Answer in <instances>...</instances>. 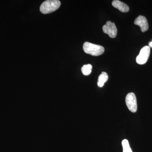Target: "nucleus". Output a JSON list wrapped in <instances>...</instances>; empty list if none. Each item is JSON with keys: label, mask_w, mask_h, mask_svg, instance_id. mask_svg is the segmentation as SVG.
Masks as SVG:
<instances>
[{"label": "nucleus", "mask_w": 152, "mask_h": 152, "mask_svg": "<svg viewBox=\"0 0 152 152\" xmlns=\"http://www.w3.org/2000/svg\"><path fill=\"white\" fill-rule=\"evenodd\" d=\"M61 3L58 0H49L45 1L42 4L40 11L42 13H50L57 10L61 6Z\"/></svg>", "instance_id": "f257e3e1"}, {"label": "nucleus", "mask_w": 152, "mask_h": 152, "mask_svg": "<svg viewBox=\"0 0 152 152\" xmlns=\"http://www.w3.org/2000/svg\"><path fill=\"white\" fill-rule=\"evenodd\" d=\"M83 49L86 53L96 56L102 54L104 52V48L103 47L91 43L89 42L84 43Z\"/></svg>", "instance_id": "f03ea898"}, {"label": "nucleus", "mask_w": 152, "mask_h": 152, "mask_svg": "<svg viewBox=\"0 0 152 152\" xmlns=\"http://www.w3.org/2000/svg\"><path fill=\"white\" fill-rule=\"evenodd\" d=\"M126 102L128 109L132 113H136L137 110V98L133 93L128 94L126 98Z\"/></svg>", "instance_id": "7ed1b4c3"}, {"label": "nucleus", "mask_w": 152, "mask_h": 152, "mask_svg": "<svg viewBox=\"0 0 152 152\" xmlns=\"http://www.w3.org/2000/svg\"><path fill=\"white\" fill-rule=\"evenodd\" d=\"M150 47L145 46L142 48L140 53L136 58V61L139 64L142 65L145 64L148 61L150 54Z\"/></svg>", "instance_id": "20e7f679"}, {"label": "nucleus", "mask_w": 152, "mask_h": 152, "mask_svg": "<svg viewBox=\"0 0 152 152\" xmlns=\"http://www.w3.org/2000/svg\"><path fill=\"white\" fill-rule=\"evenodd\" d=\"M103 31L104 33L107 34L110 37L114 38L116 37L118 31L114 23L110 21L107 22L103 27Z\"/></svg>", "instance_id": "39448f33"}, {"label": "nucleus", "mask_w": 152, "mask_h": 152, "mask_svg": "<svg viewBox=\"0 0 152 152\" xmlns=\"http://www.w3.org/2000/svg\"><path fill=\"white\" fill-rule=\"evenodd\" d=\"M134 23L135 24L137 25L141 28V30L142 32H145L148 29V23L145 17L139 16L135 19Z\"/></svg>", "instance_id": "423d86ee"}, {"label": "nucleus", "mask_w": 152, "mask_h": 152, "mask_svg": "<svg viewBox=\"0 0 152 152\" xmlns=\"http://www.w3.org/2000/svg\"><path fill=\"white\" fill-rule=\"evenodd\" d=\"M112 5L122 12H127L129 10V7L127 5L118 0H114L112 2Z\"/></svg>", "instance_id": "0eeeda50"}, {"label": "nucleus", "mask_w": 152, "mask_h": 152, "mask_svg": "<svg viewBox=\"0 0 152 152\" xmlns=\"http://www.w3.org/2000/svg\"><path fill=\"white\" fill-rule=\"evenodd\" d=\"M108 80V76L107 73L102 72L98 78L97 85L98 87L102 88L105 83Z\"/></svg>", "instance_id": "6e6552de"}, {"label": "nucleus", "mask_w": 152, "mask_h": 152, "mask_svg": "<svg viewBox=\"0 0 152 152\" xmlns=\"http://www.w3.org/2000/svg\"><path fill=\"white\" fill-rule=\"evenodd\" d=\"M92 66L91 65L88 64L85 65L82 68L81 71L83 74L85 75L88 76L91 74L92 72Z\"/></svg>", "instance_id": "1a4fd4ad"}, {"label": "nucleus", "mask_w": 152, "mask_h": 152, "mask_svg": "<svg viewBox=\"0 0 152 152\" xmlns=\"http://www.w3.org/2000/svg\"><path fill=\"white\" fill-rule=\"evenodd\" d=\"M122 144L123 148V152H132L127 140L125 139L123 140Z\"/></svg>", "instance_id": "9d476101"}, {"label": "nucleus", "mask_w": 152, "mask_h": 152, "mask_svg": "<svg viewBox=\"0 0 152 152\" xmlns=\"http://www.w3.org/2000/svg\"><path fill=\"white\" fill-rule=\"evenodd\" d=\"M149 45L150 47H151V48H152V41L151 42L149 43Z\"/></svg>", "instance_id": "9b49d317"}]
</instances>
